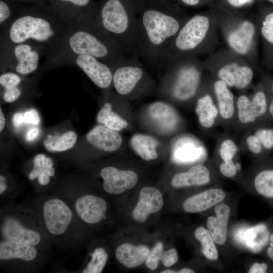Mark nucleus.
<instances>
[{
	"mask_svg": "<svg viewBox=\"0 0 273 273\" xmlns=\"http://www.w3.org/2000/svg\"><path fill=\"white\" fill-rule=\"evenodd\" d=\"M149 251V248L145 245L134 246L124 243L116 249L115 256L122 265L128 268H133L146 261Z\"/></svg>",
	"mask_w": 273,
	"mask_h": 273,
	"instance_id": "nucleus-27",
	"label": "nucleus"
},
{
	"mask_svg": "<svg viewBox=\"0 0 273 273\" xmlns=\"http://www.w3.org/2000/svg\"><path fill=\"white\" fill-rule=\"evenodd\" d=\"M260 33L267 42L273 45V13L266 15L261 22Z\"/></svg>",
	"mask_w": 273,
	"mask_h": 273,
	"instance_id": "nucleus-39",
	"label": "nucleus"
},
{
	"mask_svg": "<svg viewBox=\"0 0 273 273\" xmlns=\"http://www.w3.org/2000/svg\"><path fill=\"white\" fill-rule=\"evenodd\" d=\"M181 4L188 6L194 7L198 6L201 2L202 0H178Z\"/></svg>",
	"mask_w": 273,
	"mask_h": 273,
	"instance_id": "nucleus-49",
	"label": "nucleus"
},
{
	"mask_svg": "<svg viewBox=\"0 0 273 273\" xmlns=\"http://www.w3.org/2000/svg\"><path fill=\"white\" fill-rule=\"evenodd\" d=\"M99 3L95 0H47L53 13L68 25L94 21Z\"/></svg>",
	"mask_w": 273,
	"mask_h": 273,
	"instance_id": "nucleus-12",
	"label": "nucleus"
},
{
	"mask_svg": "<svg viewBox=\"0 0 273 273\" xmlns=\"http://www.w3.org/2000/svg\"><path fill=\"white\" fill-rule=\"evenodd\" d=\"M19 4H29L35 6H47V0H13Z\"/></svg>",
	"mask_w": 273,
	"mask_h": 273,
	"instance_id": "nucleus-47",
	"label": "nucleus"
},
{
	"mask_svg": "<svg viewBox=\"0 0 273 273\" xmlns=\"http://www.w3.org/2000/svg\"><path fill=\"white\" fill-rule=\"evenodd\" d=\"M7 185L6 178L4 176H0V194L2 195L6 190Z\"/></svg>",
	"mask_w": 273,
	"mask_h": 273,
	"instance_id": "nucleus-50",
	"label": "nucleus"
},
{
	"mask_svg": "<svg viewBox=\"0 0 273 273\" xmlns=\"http://www.w3.org/2000/svg\"><path fill=\"white\" fill-rule=\"evenodd\" d=\"M167 69L160 90L174 100L185 102L197 97L204 85L203 62L197 56H185L166 64Z\"/></svg>",
	"mask_w": 273,
	"mask_h": 273,
	"instance_id": "nucleus-6",
	"label": "nucleus"
},
{
	"mask_svg": "<svg viewBox=\"0 0 273 273\" xmlns=\"http://www.w3.org/2000/svg\"><path fill=\"white\" fill-rule=\"evenodd\" d=\"M236 104L238 119L245 125L254 122L265 114L268 108L266 95L261 90L255 92L251 98L245 94L240 95Z\"/></svg>",
	"mask_w": 273,
	"mask_h": 273,
	"instance_id": "nucleus-15",
	"label": "nucleus"
},
{
	"mask_svg": "<svg viewBox=\"0 0 273 273\" xmlns=\"http://www.w3.org/2000/svg\"><path fill=\"white\" fill-rule=\"evenodd\" d=\"M212 75L211 88L216 101L219 116L224 120H231L236 110L234 95L225 83Z\"/></svg>",
	"mask_w": 273,
	"mask_h": 273,
	"instance_id": "nucleus-19",
	"label": "nucleus"
},
{
	"mask_svg": "<svg viewBox=\"0 0 273 273\" xmlns=\"http://www.w3.org/2000/svg\"><path fill=\"white\" fill-rule=\"evenodd\" d=\"M256 192L262 196L273 198V168L258 172L254 179Z\"/></svg>",
	"mask_w": 273,
	"mask_h": 273,
	"instance_id": "nucleus-35",
	"label": "nucleus"
},
{
	"mask_svg": "<svg viewBox=\"0 0 273 273\" xmlns=\"http://www.w3.org/2000/svg\"><path fill=\"white\" fill-rule=\"evenodd\" d=\"M268 1H269L270 2L273 3V0H268Z\"/></svg>",
	"mask_w": 273,
	"mask_h": 273,
	"instance_id": "nucleus-55",
	"label": "nucleus"
},
{
	"mask_svg": "<svg viewBox=\"0 0 273 273\" xmlns=\"http://www.w3.org/2000/svg\"><path fill=\"white\" fill-rule=\"evenodd\" d=\"M218 152L222 162L219 165V170L225 177H234L238 170L233 158L238 152V148L236 142L231 139H225L221 143Z\"/></svg>",
	"mask_w": 273,
	"mask_h": 273,
	"instance_id": "nucleus-28",
	"label": "nucleus"
},
{
	"mask_svg": "<svg viewBox=\"0 0 273 273\" xmlns=\"http://www.w3.org/2000/svg\"><path fill=\"white\" fill-rule=\"evenodd\" d=\"M26 123L37 125L39 123L40 118L38 112L35 109H31L24 114Z\"/></svg>",
	"mask_w": 273,
	"mask_h": 273,
	"instance_id": "nucleus-42",
	"label": "nucleus"
},
{
	"mask_svg": "<svg viewBox=\"0 0 273 273\" xmlns=\"http://www.w3.org/2000/svg\"><path fill=\"white\" fill-rule=\"evenodd\" d=\"M163 252V246L161 242H158L149 251L146 259V265L151 270L155 269Z\"/></svg>",
	"mask_w": 273,
	"mask_h": 273,
	"instance_id": "nucleus-38",
	"label": "nucleus"
},
{
	"mask_svg": "<svg viewBox=\"0 0 273 273\" xmlns=\"http://www.w3.org/2000/svg\"><path fill=\"white\" fill-rule=\"evenodd\" d=\"M126 54L94 20L68 25L60 42L46 55L42 67L51 69L69 56L86 55L108 64L111 67L126 58Z\"/></svg>",
	"mask_w": 273,
	"mask_h": 273,
	"instance_id": "nucleus-2",
	"label": "nucleus"
},
{
	"mask_svg": "<svg viewBox=\"0 0 273 273\" xmlns=\"http://www.w3.org/2000/svg\"><path fill=\"white\" fill-rule=\"evenodd\" d=\"M267 265L264 262L254 263L250 267L248 272L249 273H265L267 270Z\"/></svg>",
	"mask_w": 273,
	"mask_h": 273,
	"instance_id": "nucleus-43",
	"label": "nucleus"
},
{
	"mask_svg": "<svg viewBox=\"0 0 273 273\" xmlns=\"http://www.w3.org/2000/svg\"><path fill=\"white\" fill-rule=\"evenodd\" d=\"M178 259L177 251L174 248H171L163 252L160 260L165 266L170 267L177 261Z\"/></svg>",
	"mask_w": 273,
	"mask_h": 273,
	"instance_id": "nucleus-41",
	"label": "nucleus"
},
{
	"mask_svg": "<svg viewBox=\"0 0 273 273\" xmlns=\"http://www.w3.org/2000/svg\"><path fill=\"white\" fill-rule=\"evenodd\" d=\"M113 86L120 96L128 97L153 89L152 81L137 56L126 57L111 67Z\"/></svg>",
	"mask_w": 273,
	"mask_h": 273,
	"instance_id": "nucleus-11",
	"label": "nucleus"
},
{
	"mask_svg": "<svg viewBox=\"0 0 273 273\" xmlns=\"http://www.w3.org/2000/svg\"><path fill=\"white\" fill-rule=\"evenodd\" d=\"M13 122L16 127H19L26 123L24 114L22 113H15L13 117Z\"/></svg>",
	"mask_w": 273,
	"mask_h": 273,
	"instance_id": "nucleus-44",
	"label": "nucleus"
},
{
	"mask_svg": "<svg viewBox=\"0 0 273 273\" xmlns=\"http://www.w3.org/2000/svg\"><path fill=\"white\" fill-rule=\"evenodd\" d=\"M246 143L249 151L256 155L261 153L263 149H271L273 148V129L256 130L254 133L247 136Z\"/></svg>",
	"mask_w": 273,
	"mask_h": 273,
	"instance_id": "nucleus-31",
	"label": "nucleus"
},
{
	"mask_svg": "<svg viewBox=\"0 0 273 273\" xmlns=\"http://www.w3.org/2000/svg\"><path fill=\"white\" fill-rule=\"evenodd\" d=\"M149 107L150 118L161 129L169 131L176 127L179 122L178 117L171 105L162 101H157Z\"/></svg>",
	"mask_w": 273,
	"mask_h": 273,
	"instance_id": "nucleus-26",
	"label": "nucleus"
},
{
	"mask_svg": "<svg viewBox=\"0 0 273 273\" xmlns=\"http://www.w3.org/2000/svg\"><path fill=\"white\" fill-rule=\"evenodd\" d=\"M228 3L234 8H241L250 4L253 0H226Z\"/></svg>",
	"mask_w": 273,
	"mask_h": 273,
	"instance_id": "nucleus-45",
	"label": "nucleus"
},
{
	"mask_svg": "<svg viewBox=\"0 0 273 273\" xmlns=\"http://www.w3.org/2000/svg\"><path fill=\"white\" fill-rule=\"evenodd\" d=\"M177 272H179V273H194V271L193 269H191V268H182L181 269L179 270L178 271H177Z\"/></svg>",
	"mask_w": 273,
	"mask_h": 273,
	"instance_id": "nucleus-52",
	"label": "nucleus"
},
{
	"mask_svg": "<svg viewBox=\"0 0 273 273\" xmlns=\"http://www.w3.org/2000/svg\"><path fill=\"white\" fill-rule=\"evenodd\" d=\"M100 174L103 180L104 190L110 194H119L133 188L138 179L134 171L120 170L111 166L103 168Z\"/></svg>",
	"mask_w": 273,
	"mask_h": 273,
	"instance_id": "nucleus-17",
	"label": "nucleus"
},
{
	"mask_svg": "<svg viewBox=\"0 0 273 273\" xmlns=\"http://www.w3.org/2000/svg\"><path fill=\"white\" fill-rule=\"evenodd\" d=\"M219 32L215 17L199 14L189 17L163 51L160 63L185 56L209 54L218 44Z\"/></svg>",
	"mask_w": 273,
	"mask_h": 273,
	"instance_id": "nucleus-4",
	"label": "nucleus"
},
{
	"mask_svg": "<svg viewBox=\"0 0 273 273\" xmlns=\"http://www.w3.org/2000/svg\"><path fill=\"white\" fill-rule=\"evenodd\" d=\"M76 141V133L73 131H68L61 135L48 134L43 141V144L50 152H62L72 148Z\"/></svg>",
	"mask_w": 273,
	"mask_h": 273,
	"instance_id": "nucleus-33",
	"label": "nucleus"
},
{
	"mask_svg": "<svg viewBox=\"0 0 273 273\" xmlns=\"http://www.w3.org/2000/svg\"><path fill=\"white\" fill-rule=\"evenodd\" d=\"M40 218L35 213L24 210L9 214L1 222V236L3 239L38 247L44 240V225Z\"/></svg>",
	"mask_w": 273,
	"mask_h": 273,
	"instance_id": "nucleus-9",
	"label": "nucleus"
},
{
	"mask_svg": "<svg viewBox=\"0 0 273 273\" xmlns=\"http://www.w3.org/2000/svg\"><path fill=\"white\" fill-rule=\"evenodd\" d=\"M271 89L273 93V83L271 85ZM268 110L270 113V114L272 116H273V98L268 106Z\"/></svg>",
	"mask_w": 273,
	"mask_h": 273,
	"instance_id": "nucleus-53",
	"label": "nucleus"
},
{
	"mask_svg": "<svg viewBox=\"0 0 273 273\" xmlns=\"http://www.w3.org/2000/svg\"><path fill=\"white\" fill-rule=\"evenodd\" d=\"M215 216H210L206 221L207 229L215 244H224L227 240L228 225L230 216L229 206L219 203L215 206Z\"/></svg>",
	"mask_w": 273,
	"mask_h": 273,
	"instance_id": "nucleus-23",
	"label": "nucleus"
},
{
	"mask_svg": "<svg viewBox=\"0 0 273 273\" xmlns=\"http://www.w3.org/2000/svg\"><path fill=\"white\" fill-rule=\"evenodd\" d=\"M194 235L202 245V251L205 257L209 260H216L219 256L218 252L208 230L199 226L196 229Z\"/></svg>",
	"mask_w": 273,
	"mask_h": 273,
	"instance_id": "nucleus-34",
	"label": "nucleus"
},
{
	"mask_svg": "<svg viewBox=\"0 0 273 273\" xmlns=\"http://www.w3.org/2000/svg\"><path fill=\"white\" fill-rule=\"evenodd\" d=\"M6 123L5 118L2 109H0V131H2L5 127Z\"/></svg>",
	"mask_w": 273,
	"mask_h": 273,
	"instance_id": "nucleus-51",
	"label": "nucleus"
},
{
	"mask_svg": "<svg viewBox=\"0 0 273 273\" xmlns=\"http://www.w3.org/2000/svg\"><path fill=\"white\" fill-rule=\"evenodd\" d=\"M22 80L19 84L15 86L4 89L3 94V98L6 102H14L20 97L22 94V89L20 87V85L21 84Z\"/></svg>",
	"mask_w": 273,
	"mask_h": 273,
	"instance_id": "nucleus-40",
	"label": "nucleus"
},
{
	"mask_svg": "<svg viewBox=\"0 0 273 273\" xmlns=\"http://www.w3.org/2000/svg\"><path fill=\"white\" fill-rule=\"evenodd\" d=\"M189 17L170 0H144L138 16L136 56L160 63L162 53Z\"/></svg>",
	"mask_w": 273,
	"mask_h": 273,
	"instance_id": "nucleus-1",
	"label": "nucleus"
},
{
	"mask_svg": "<svg viewBox=\"0 0 273 273\" xmlns=\"http://www.w3.org/2000/svg\"><path fill=\"white\" fill-rule=\"evenodd\" d=\"M49 48L45 45L27 41L0 48L2 71L9 69L22 76L37 70L42 55H46Z\"/></svg>",
	"mask_w": 273,
	"mask_h": 273,
	"instance_id": "nucleus-10",
	"label": "nucleus"
},
{
	"mask_svg": "<svg viewBox=\"0 0 273 273\" xmlns=\"http://www.w3.org/2000/svg\"><path fill=\"white\" fill-rule=\"evenodd\" d=\"M74 65L86 75L98 87L107 90L113 85V71L107 63L89 55H73L59 61L55 67Z\"/></svg>",
	"mask_w": 273,
	"mask_h": 273,
	"instance_id": "nucleus-13",
	"label": "nucleus"
},
{
	"mask_svg": "<svg viewBox=\"0 0 273 273\" xmlns=\"http://www.w3.org/2000/svg\"><path fill=\"white\" fill-rule=\"evenodd\" d=\"M270 243L266 250L268 257L273 261V233L270 236Z\"/></svg>",
	"mask_w": 273,
	"mask_h": 273,
	"instance_id": "nucleus-48",
	"label": "nucleus"
},
{
	"mask_svg": "<svg viewBox=\"0 0 273 273\" xmlns=\"http://www.w3.org/2000/svg\"><path fill=\"white\" fill-rule=\"evenodd\" d=\"M144 0H102L95 20L126 53L136 56L138 16Z\"/></svg>",
	"mask_w": 273,
	"mask_h": 273,
	"instance_id": "nucleus-5",
	"label": "nucleus"
},
{
	"mask_svg": "<svg viewBox=\"0 0 273 273\" xmlns=\"http://www.w3.org/2000/svg\"><path fill=\"white\" fill-rule=\"evenodd\" d=\"M210 173L208 168L199 164L188 171L176 173L172 178L171 185L176 188L202 186L210 181Z\"/></svg>",
	"mask_w": 273,
	"mask_h": 273,
	"instance_id": "nucleus-25",
	"label": "nucleus"
},
{
	"mask_svg": "<svg viewBox=\"0 0 273 273\" xmlns=\"http://www.w3.org/2000/svg\"><path fill=\"white\" fill-rule=\"evenodd\" d=\"M13 0H0V33H2L14 17L20 7Z\"/></svg>",
	"mask_w": 273,
	"mask_h": 273,
	"instance_id": "nucleus-36",
	"label": "nucleus"
},
{
	"mask_svg": "<svg viewBox=\"0 0 273 273\" xmlns=\"http://www.w3.org/2000/svg\"><path fill=\"white\" fill-rule=\"evenodd\" d=\"M215 18L227 47L254 66L257 32L256 22L243 17Z\"/></svg>",
	"mask_w": 273,
	"mask_h": 273,
	"instance_id": "nucleus-8",
	"label": "nucleus"
},
{
	"mask_svg": "<svg viewBox=\"0 0 273 273\" xmlns=\"http://www.w3.org/2000/svg\"><path fill=\"white\" fill-rule=\"evenodd\" d=\"M36 247L19 241L3 239L0 243V260L2 261L19 260L31 262L38 256Z\"/></svg>",
	"mask_w": 273,
	"mask_h": 273,
	"instance_id": "nucleus-20",
	"label": "nucleus"
},
{
	"mask_svg": "<svg viewBox=\"0 0 273 273\" xmlns=\"http://www.w3.org/2000/svg\"><path fill=\"white\" fill-rule=\"evenodd\" d=\"M39 133V130L36 127H33L28 130L26 134V140L28 142H32L36 139Z\"/></svg>",
	"mask_w": 273,
	"mask_h": 273,
	"instance_id": "nucleus-46",
	"label": "nucleus"
},
{
	"mask_svg": "<svg viewBox=\"0 0 273 273\" xmlns=\"http://www.w3.org/2000/svg\"><path fill=\"white\" fill-rule=\"evenodd\" d=\"M176 272H177V271L174 270H171V269L165 270L161 272V273H176Z\"/></svg>",
	"mask_w": 273,
	"mask_h": 273,
	"instance_id": "nucleus-54",
	"label": "nucleus"
},
{
	"mask_svg": "<svg viewBox=\"0 0 273 273\" xmlns=\"http://www.w3.org/2000/svg\"><path fill=\"white\" fill-rule=\"evenodd\" d=\"M42 221L48 233L54 237H60L70 228L73 219V212L63 200L53 198L47 200L41 211Z\"/></svg>",
	"mask_w": 273,
	"mask_h": 273,
	"instance_id": "nucleus-14",
	"label": "nucleus"
},
{
	"mask_svg": "<svg viewBox=\"0 0 273 273\" xmlns=\"http://www.w3.org/2000/svg\"><path fill=\"white\" fill-rule=\"evenodd\" d=\"M86 138L93 146L106 152L117 150L122 143V137L117 131L102 124L96 125L89 131Z\"/></svg>",
	"mask_w": 273,
	"mask_h": 273,
	"instance_id": "nucleus-21",
	"label": "nucleus"
},
{
	"mask_svg": "<svg viewBox=\"0 0 273 273\" xmlns=\"http://www.w3.org/2000/svg\"><path fill=\"white\" fill-rule=\"evenodd\" d=\"M225 197V194L222 189H210L188 198L183 207L186 212L199 213L220 203Z\"/></svg>",
	"mask_w": 273,
	"mask_h": 273,
	"instance_id": "nucleus-22",
	"label": "nucleus"
},
{
	"mask_svg": "<svg viewBox=\"0 0 273 273\" xmlns=\"http://www.w3.org/2000/svg\"><path fill=\"white\" fill-rule=\"evenodd\" d=\"M68 28L48 6L20 7L0 33V48L32 41L48 46L49 53L60 42Z\"/></svg>",
	"mask_w": 273,
	"mask_h": 273,
	"instance_id": "nucleus-3",
	"label": "nucleus"
},
{
	"mask_svg": "<svg viewBox=\"0 0 273 273\" xmlns=\"http://www.w3.org/2000/svg\"><path fill=\"white\" fill-rule=\"evenodd\" d=\"M52 159L45 155H37L33 160V167L28 175L30 180L37 178L38 183L46 186L50 181V177L54 175L55 170Z\"/></svg>",
	"mask_w": 273,
	"mask_h": 273,
	"instance_id": "nucleus-30",
	"label": "nucleus"
},
{
	"mask_svg": "<svg viewBox=\"0 0 273 273\" xmlns=\"http://www.w3.org/2000/svg\"><path fill=\"white\" fill-rule=\"evenodd\" d=\"M132 150L143 159L150 161L158 157V141L153 136L142 133L133 135L130 140Z\"/></svg>",
	"mask_w": 273,
	"mask_h": 273,
	"instance_id": "nucleus-29",
	"label": "nucleus"
},
{
	"mask_svg": "<svg viewBox=\"0 0 273 273\" xmlns=\"http://www.w3.org/2000/svg\"><path fill=\"white\" fill-rule=\"evenodd\" d=\"M97 1H98L99 2H100V1H102V0H97Z\"/></svg>",
	"mask_w": 273,
	"mask_h": 273,
	"instance_id": "nucleus-56",
	"label": "nucleus"
},
{
	"mask_svg": "<svg viewBox=\"0 0 273 273\" xmlns=\"http://www.w3.org/2000/svg\"><path fill=\"white\" fill-rule=\"evenodd\" d=\"M112 105L107 102L98 112L97 120L98 123L111 129L120 131L128 126L126 120L112 109Z\"/></svg>",
	"mask_w": 273,
	"mask_h": 273,
	"instance_id": "nucleus-32",
	"label": "nucleus"
},
{
	"mask_svg": "<svg viewBox=\"0 0 273 273\" xmlns=\"http://www.w3.org/2000/svg\"><path fill=\"white\" fill-rule=\"evenodd\" d=\"M203 64L207 71L230 88L245 89L253 79L254 66L228 47L209 54Z\"/></svg>",
	"mask_w": 273,
	"mask_h": 273,
	"instance_id": "nucleus-7",
	"label": "nucleus"
},
{
	"mask_svg": "<svg viewBox=\"0 0 273 273\" xmlns=\"http://www.w3.org/2000/svg\"><path fill=\"white\" fill-rule=\"evenodd\" d=\"M91 259L86 266L83 269V273L101 272L108 259L106 251L102 248H96L91 255Z\"/></svg>",
	"mask_w": 273,
	"mask_h": 273,
	"instance_id": "nucleus-37",
	"label": "nucleus"
},
{
	"mask_svg": "<svg viewBox=\"0 0 273 273\" xmlns=\"http://www.w3.org/2000/svg\"><path fill=\"white\" fill-rule=\"evenodd\" d=\"M74 211L83 222L88 224L100 222L105 217L107 204L103 198L93 195L78 197L73 204Z\"/></svg>",
	"mask_w": 273,
	"mask_h": 273,
	"instance_id": "nucleus-16",
	"label": "nucleus"
},
{
	"mask_svg": "<svg viewBox=\"0 0 273 273\" xmlns=\"http://www.w3.org/2000/svg\"><path fill=\"white\" fill-rule=\"evenodd\" d=\"M163 204L162 195L158 189L144 187L140 191L139 201L132 211V218L136 222H144L150 214L159 211Z\"/></svg>",
	"mask_w": 273,
	"mask_h": 273,
	"instance_id": "nucleus-18",
	"label": "nucleus"
},
{
	"mask_svg": "<svg viewBox=\"0 0 273 273\" xmlns=\"http://www.w3.org/2000/svg\"><path fill=\"white\" fill-rule=\"evenodd\" d=\"M201 91L196 101L195 113L201 125L205 128H211L219 116V111L214 101L211 88L210 93L204 89L203 93Z\"/></svg>",
	"mask_w": 273,
	"mask_h": 273,
	"instance_id": "nucleus-24",
	"label": "nucleus"
}]
</instances>
